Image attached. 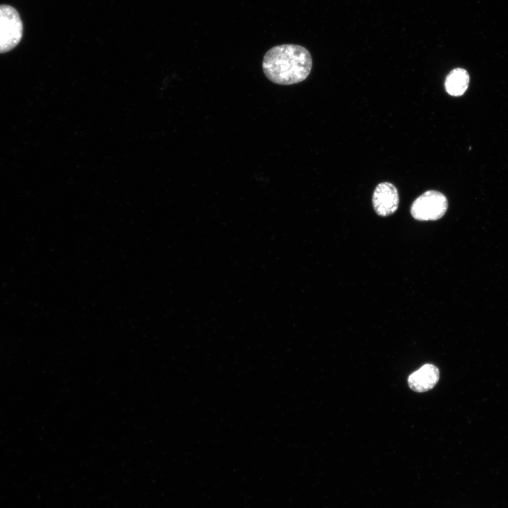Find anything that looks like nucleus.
<instances>
[{
    "label": "nucleus",
    "instance_id": "f257e3e1",
    "mask_svg": "<svg viewBox=\"0 0 508 508\" xmlns=\"http://www.w3.org/2000/svg\"><path fill=\"white\" fill-rule=\"evenodd\" d=\"M262 66L270 81L287 85L305 80L311 71L313 61L304 47L284 44L269 49L263 57Z\"/></svg>",
    "mask_w": 508,
    "mask_h": 508
},
{
    "label": "nucleus",
    "instance_id": "f03ea898",
    "mask_svg": "<svg viewBox=\"0 0 508 508\" xmlns=\"http://www.w3.org/2000/svg\"><path fill=\"white\" fill-rule=\"evenodd\" d=\"M23 31L18 12L11 6L0 5V54L13 49L20 42Z\"/></svg>",
    "mask_w": 508,
    "mask_h": 508
},
{
    "label": "nucleus",
    "instance_id": "7ed1b4c3",
    "mask_svg": "<svg viewBox=\"0 0 508 508\" xmlns=\"http://www.w3.org/2000/svg\"><path fill=\"white\" fill-rule=\"evenodd\" d=\"M448 202L446 196L436 190H428L412 203L411 214L420 221L437 220L446 212Z\"/></svg>",
    "mask_w": 508,
    "mask_h": 508
},
{
    "label": "nucleus",
    "instance_id": "20e7f679",
    "mask_svg": "<svg viewBox=\"0 0 508 508\" xmlns=\"http://www.w3.org/2000/svg\"><path fill=\"white\" fill-rule=\"evenodd\" d=\"M399 201L398 190L392 183L382 182L376 186L373 205L378 215L387 217L393 214L398 208Z\"/></svg>",
    "mask_w": 508,
    "mask_h": 508
},
{
    "label": "nucleus",
    "instance_id": "39448f33",
    "mask_svg": "<svg viewBox=\"0 0 508 508\" xmlns=\"http://www.w3.org/2000/svg\"><path fill=\"white\" fill-rule=\"evenodd\" d=\"M440 378L438 368L433 364H425L411 373L408 378L409 387L417 392H425L433 389Z\"/></svg>",
    "mask_w": 508,
    "mask_h": 508
},
{
    "label": "nucleus",
    "instance_id": "423d86ee",
    "mask_svg": "<svg viewBox=\"0 0 508 508\" xmlns=\"http://www.w3.org/2000/svg\"><path fill=\"white\" fill-rule=\"evenodd\" d=\"M469 84V75L461 68H456L447 75L445 87L447 92L452 96L462 95Z\"/></svg>",
    "mask_w": 508,
    "mask_h": 508
}]
</instances>
